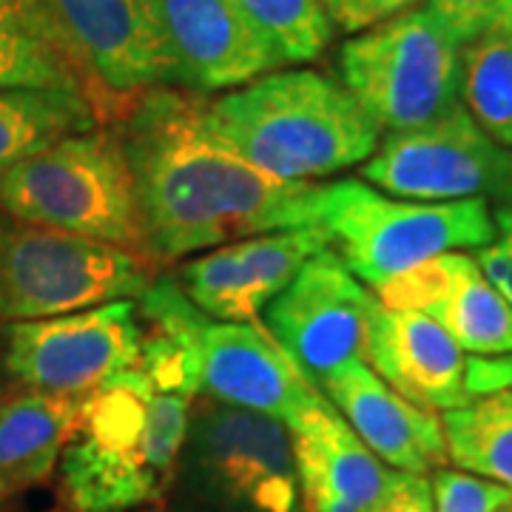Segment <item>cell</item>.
<instances>
[{"label": "cell", "mask_w": 512, "mask_h": 512, "mask_svg": "<svg viewBox=\"0 0 512 512\" xmlns=\"http://www.w3.org/2000/svg\"><path fill=\"white\" fill-rule=\"evenodd\" d=\"M461 106L495 143L512 148V32L461 46Z\"/></svg>", "instance_id": "obj_24"}, {"label": "cell", "mask_w": 512, "mask_h": 512, "mask_svg": "<svg viewBox=\"0 0 512 512\" xmlns=\"http://www.w3.org/2000/svg\"><path fill=\"white\" fill-rule=\"evenodd\" d=\"M0 205L23 220L151 262L131 165L109 123L72 134L0 174Z\"/></svg>", "instance_id": "obj_4"}, {"label": "cell", "mask_w": 512, "mask_h": 512, "mask_svg": "<svg viewBox=\"0 0 512 512\" xmlns=\"http://www.w3.org/2000/svg\"><path fill=\"white\" fill-rule=\"evenodd\" d=\"M143 256L37 225L0 205V322H26L140 296Z\"/></svg>", "instance_id": "obj_8"}, {"label": "cell", "mask_w": 512, "mask_h": 512, "mask_svg": "<svg viewBox=\"0 0 512 512\" xmlns=\"http://www.w3.org/2000/svg\"><path fill=\"white\" fill-rule=\"evenodd\" d=\"M373 291L350 274L333 248L302 265L293 282L262 311L274 336L313 384L348 362H365Z\"/></svg>", "instance_id": "obj_12"}, {"label": "cell", "mask_w": 512, "mask_h": 512, "mask_svg": "<svg viewBox=\"0 0 512 512\" xmlns=\"http://www.w3.org/2000/svg\"><path fill=\"white\" fill-rule=\"evenodd\" d=\"M134 512H168V510H160V507H143V510H134Z\"/></svg>", "instance_id": "obj_31"}, {"label": "cell", "mask_w": 512, "mask_h": 512, "mask_svg": "<svg viewBox=\"0 0 512 512\" xmlns=\"http://www.w3.org/2000/svg\"><path fill=\"white\" fill-rule=\"evenodd\" d=\"M376 299L436 319L470 356H510L512 305L478 268L476 256L447 251L390 279Z\"/></svg>", "instance_id": "obj_15"}, {"label": "cell", "mask_w": 512, "mask_h": 512, "mask_svg": "<svg viewBox=\"0 0 512 512\" xmlns=\"http://www.w3.org/2000/svg\"><path fill=\"white\" fill-rule=\"evenodd\" d=\"M495 237L490 245L478 248L476 262L484 276L493 282L512 305V205L495 208Z\"/></svg>", "instance_id": "obj_29"}, {"label": "cell", "mask_w": 512, "mask_h": 512, "mask_svg": "<svg viewBox=\"0 0 512 512\" xmlns=\"http://www.w3.org/2000/svg\"><path fill=\"white\" fill-rule=\"evenodd\" d=\"M180 72V89L234 92L279 72L285 60L239 0H157Z\"/></svg>", "instance_id": "obj_14"}, {"label": "cell", "mask_w": 512, "mask_h": 512, "mask_svg": "<svg viewBox=\"0 0 512 512\" xmlns=\"http://www.w3.org/2000/svg\"><path fill=\"white\" fill-rule=\"evenodd\" d=\"M365 365L424 410H456L476 402L470 393V353L436 319L396 311L376 299L367 328Z\"/></svg>", "instance_id": "obj_16"}, {"label": "cell", "mask_w": 512, "mask_h": 512, "mask_svg": "<svg viewBox=\"0 0 512 512\" xmlns=\"http://www.w3.org/2000/svg\"><path fill=\"white\" fill-rule=\"evenodd\" d=\"M319 225L333 254L373 293L433 256L478 251L495 237L490 202L402 200L362 180L322 188Z\"/></svg>", "instance_id": "obj_6"}, {"label": "cell", "mask_w": 512, "mask_h": 512, "mask_svg": "<svg viewBox=\"0 0 512 512\" xmlns=\"http://www.w3.org/2000/svg\"><path fill=\"white\" fill-rule=\"evenodd\" d=\"M100 123L151 89H180L157 0H43Z\"/></svg>", "instance_id": "obj_9"}, {"label": "cell", "mask_w": 512, "mask_h": 512, "mask_svg": "<svg viewBox=\"0 0 512 512\" xmlns=\"http://www.w3.org/2000/svg\"><path fill=\"white\" fill-rule=\"evenodd\" d=\"M441 427L458 470L512 490V387L447 410Z\"/></svg>", "instance_id": "obj_22"}, {"label": "cell", "mask_w": 512, "mask_h": 512, "mask_svg": "<svg viewBox=\"0 0 512 512\" xmlns=\"http://www.w3.org/2000/svg\"><path fill=\"white\" fill-rule=\"evenodd\" d=\"M328 248L330 239L322 225L237 239L234 254H237L239 282L256 316H262L276 296L291 285L293 276L302 271L308 259Z\"/></svg>", "instance_id": "obj_23"}, {"label": "cell", "mask_w": 512, "mask_h": 512, "mask_svg": "<svg viewBox=\"0 0 512 512\" xmlns=\"http://www.w3.org/2000/svg\"><path fill=\"white\" fill-rule=\"evenodd\" d=\"M200 396L245 407L291 427L325 393L259 322H205L200 333Z\"/></svg>", "instance_id": "obj_13"}, {"label": "cell", "mask_w": 512, "mask_h": 512, "mask_svg": "<svg viewBox=\"0 0 512 512\" xmlns=\"http://www.w3.org/2000/svg\"><path fill=\"white\" fill-rule=\"evenodd\" d=\"M137 305L117 299L83 311L9 322L3 367L26 390L83 399L140 365Z\"/></svg>", "instance_id": "obj_11"}, {"label": "cell", "mask_w": 512, "mask_h": 512, "mask_svg": "<svg viewBox=\"0 0 512 512\" xmlns=\"http://www.w3.org/2000/svg\"><path fill=\"white\" fill-rule=\"evenodd\" d=\"M205 123L259 171L308 183L365 165L382 131L339 77L285 69L205 100Z\"/></svg>", "instance_id": "obj_3"}, {"label": "cell", "mask_w": 512, "mask_h": 512, "mask_svg": "<svg viewBox=\"0 0 512 512\" xmlns=\"http://www.w3.org/2000/svg\"><path fill=\"white\" fill-rule=\"evenodd\" d=\"M427 9L461 46L512 32V0H427Z\"/></svg>", "instance_id": "obj_26"}, {"label": "cell", "mask_w": 512, "mask_h": 512, "mask_svg": "<svg viewBox=\"0 0 512 512\" xmlns=\"http://www.w3.org/2000/svg\"><path fill=\"white\" fill-rule=\"evenodd\" d=\"M339 80L379 131H413L461 106V43L427 6H413L350 37Z\"/></svg>", "instance_id": "obj_7"}, {"label": "cell", "mask_w": 512, "mask_h": 512, "mask_svg": "<svg viewBox=\"0 0 512 512\" xmlns=\"http://www.w3.org/2000/svg\"><path fill=\"white\" fill-rule=\"evenodd\" d=\"M498 512H512V504H507V507H504V510H498Z\"/></svg>", "instance_id": "obj_32"}, {"label": "cell", "mask_w": 512, "mask_h": 512, "mask_svg": "<svg viewBox=\"0 0 512 512\" xmlns=\"http://www.w3.org/2000/svg\"><path fill=\"white\" fill-rule=\"evenodd\" d=\"M379 512H436L433 510V487L427 476L396 473L393 490Z\"/></svg>", "instance_id": "obj_30"}, {"label": "cell", "mask_w": 512, "mask_h": 512, "mask_svg": "<svg viewBox=\"0 0 512 512\" xmlns=\"http://www.w3.org/2000/svg\"><path fill=\"white\" fill-rule=\"evenodd\" d=\"M305 512H379L396 470L367 450L325 396L288 427Z\"/></svg>", "instance_id": "obj_18"}, {"label": "cell", "mask_w": 512, "mask_h": 512, "mask_svg": "<svg viewBox=\"0 0 512 512\" xmlns=\"http://www.w3.org/2000/svg\"><path fill=\"white\" fill-rule=\"evenodd\" d=\"M165 498L168 512H305L288 427L197 396Z\"/></svg>", "instance_id": "obj_5"}, {"label": "cell", "mask_w": 512, "mask_h": 512, "mask_svg": "<svg viewBox=\"0 0 512 512\" xmlns=\"http://www.w3.org/2000/svg\"><path fill=\"white\" fill-rule=\"evenodd\" d=\"M413 6H419V0H325V15L333 32L353 37L402 15Z\"/></svg>", "instance_id": "obj_28"}, {"label": "cell", "mask_w": 512, "mask_h": 512, "mask_svg": "<svg viewBox=\"0 0 512 512\" xmlns=\"http://www.w3.org/2000/svg\"><path fill=\"white\" fill-rule=\"evenodd\" d=\"M433 510L436 512H498L512 504V490L464 470L439 467L433 473Z\"/></svg>", "instance_id": "obj_27"}, {"label": "cell", "mask_w": 512, "mask_h": 512, "mask_svg": "<svg viewBox=\"0 0 512 512\" xmlns=\"http://www.w3.org/2000/svg\"><path fill=\"white\" fill-rule=\"evenodd\" d=\"M103 126L94 106L60 89L0 92V174L60 140Z\"/></svg>", "instance_id": "obj_21"}, {"label": "cell", "mask_w": 512, "mask_h": 512, "mask_svg": "<svg viewBox=\"0 0 512 512\" xmlns=\"http://www.w3.org/2000/svg\"><path fill=\"white\" fill-rule=\"evenodd\" d=\"M126 151L154 265L319 225L325 185L259 171L205 123V97L151 89L109 123Z\"/></svg>", "instance_id": "obj_1"}, {"label": "cell", "mask_w": 512, "mask_h": 512, "mask_svg": "<svg viewBox=\"0 0 512 512\" xmlns=\"http://www.w3.org/2000/svg\"><path fill=\"white\" fill-rule=\"evenodd\" d=\"M194 399L140 367L83 396L57 461L69 512H134L163 501Z\"/></svg>", "instance_id": "obj_2"}, {"label": "cell", "mask_w": 512, "mask_h": 512, "mask_svg": "<svg viewBox=\"0 0 512 512\" xmlns=\"http://www.w3.org/2000/svg\"><path fill=\"white\" fill-rule=\"evenodd\" d=\"M319 390L390 470L433 476L439 467H447L450 456L439 416L407 402L370 365L356 359L336 367L319 382Z\"/></svg>", "instance_id": "obj_17"}, {"label": "cell", "mask_w": 512, "mask_h": 512, "mask_svg": "<svg viewBox=\"0 0 512 512\" xmlns=\"http://www.w3.org/2000/svg\"><path fill=\"white\" fill-rule=\"evenodd\" d=\"M3 89H60L89 100L86 83L60 46L43 0H0Z\"/></svg>", "instance_id": "obj_20"}, {"label": "cell", "mask_w": 512, "mask_h": 512, "mask_svg": "<svg viewBox=\"0 0 512 512\" xmlns=\"http://www.w3.org/2000/svg\"><path fill=\"white\" fill-rule=\"evenodd\" d=\"M285 63H311L325 52L333 26L325 0H239Z\"/></svg>", "instance_id": "obj_25"}, {"label": "cell", "mask_w": 512, "mask_h": 512, "mask_svg": "<svg viewBox=\"0 0 512 512\" xmlns=\"http://www.w3.org/2000/svg\"><path fill=\"white\" fill-rule=\"evenodd\" d=\"M77 413L80 399L37 390L0 402V501L32 490L55 473Z\"/></svg>", "instance_id": "obj_19"}, {"label": "cell", "mask_w": 512, "mask_h": 512, "mask_svg": "<svg viewBox=\"0 0 512 512\" xmlns=\"http://www.w3.org/2000/svg\"><path fill=\"white\" fill-rule=\"evenodd\" d=\"M359 174L402 200L512 205V148L495 143L464 106L427 126L387 134Z\"/></svg>", "instance_id": "obj_10"}]
</instances>
